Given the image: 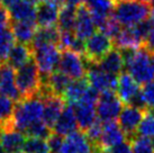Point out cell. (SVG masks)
Listing matches in <instances>:
<instances>
[{
    "instance_id": "ab89813d",
    "label": "cell",
    "mask_w": 154,
    "mask_h": 153,
    "mask_svg": "<svg viewBox=\"0 0 154 153\" xmlns=\"http://www.w3.org/2000/svg\"><path fill=\"white\" fill-rule=\"evenodd\" d=\"M63 140H64V136H61L56 133H52L51 135L47 137V144L50 148V152L60 153Z\"/></svg>"
},
{
    "instance_id": "7a4b0ae2",
    "label": "cell",
    "mask_w": 154,
    "mask_h": 153,
    "mask_svg": "<svg viewBox=\"0 0 154 153\" xmlns=\"http://www.w3.org/2000/svg\"><path fill=\"white\" fill-rule=\"evenodd\" d=\"M153 4L144 0H116L111 17L125 27L135 26L150 18Z\"/></svg>"
},
{
    "instance_id": "4fadbf2b",
    "label": "cell",
    "mask_w": 154,
    "mask_h": 153,
    "mask_svg": "<svg viewBox=\"0 0 154 153\" xmlns=\"http://www.w3.org/2000/svg\"><path fill=\"white\" fill-rule=\"evenodd\" d=\"M61 5L54 0L41 1L36 4V24L39 27L55 26L59 19Z\"/></svg>"
},
{
    "instance_id": "7dc6e473",
    "label": "cell",
    "mask_w": 154,
    "mask_h": 153,
    "mask_svg": "<svg viewBox=\"0 0 154 153\" xmlns=\"http://www.w3.org/2000/svg\"><path fill=\"white\" fill-rule=\"evenodd\" d=\"M151 62H152V67L154 70V53H151Z\"/></svg>"
},
{
    "instance_id": "6da1fadb",
    "label": "cell",
    "mask_w": 154,
    "mask_h": 153,
    "mask_svg": "<svg viewBox=\"0 0 154 153\" xmlns=\"http://www.w3.org/2000/svg\"><path fill=\"white\" fill-rule=\"evenodd\" d=\"M44 99L39 95L22 98L15 104L11 116V125L23 134L32 124L41 120L43 117Z\"/></svg>"
},
{
    "instance_id": "484cf974",
    "label": "cell",
    "mask_w": 154,
    "mask_h": 153,
    "mask_svg": "<svg viewBox=\"0 0 154 153\" xmlns=\"http://www.w3.org/2000/svg\"><path fill=\"white\" fill-rule=\"evenodd\" d=\"M36 26V23L30 21H10L9 28L13 33L15 41L29 45L37 30Z\"/></svg>"
},
{
    "instance_id": "9c48e42d",
    "label": "cell",
    "mask_w": 154,
    "mask_h": 153,
    "mask_svg": "<svg viewBox=\"0 0 154 153\" xmlns=\"http://www.w3.org/2000/svg\"><path fill=\"white\" fill-rule=\"evenodd\" d=\"M86 76L89 85L100 94L105 91H116L118 76L101 70L97 64L89 63Z\"/></svg>"
},
{
    "instance_id": "b9f144b4",
    "label": "cell",
    "mask_w": 154,
    "mask_h": 153,
    "mask_svg": "<svg viewBox=\"0 0 154 153\" xmlns=\"http://www.w3.org/2000/svg\"><path fill=\"white\" fill-rule=\"evenodd\" d=\"M144 47L149 52L154 53V19H152V25H151L150 32H149L147 37L145 39V43H144Z\"/></svg>"
},
{
    "instance_id": "5bb4252c",
    "label": "cell",
    "mask_w": 154,
    "mask_h": 153,
    "mask_svg": "<svg viewBox=\"0 0 154 153\" xmlns=\"http://www.w3.org/2000/svg\"><path fill=\"white\" fill-rule=\"evenodd\" d=\"M0 92L15 102L22 99L20 92L15 82L14 69L7 63L0 64Z\"/></svg>"
},
{
    "instance_id": "ac0fdd59",
    "label": "cell",
    "mask_w": 154,
    "mask_h": 153,
    "mask_svg": "<svg viewBox=\"0 0 154 153\" xmlns=\"http://www.w3.org/2000/svg\"><path fill=\"white\" fill-rule=\"evenodd\" d=\"M11 21L36 23V2L34 0H22L8 8Z\"/></svg>"
},
{
    "instance_id": "2e32d148",
    "label": "cell",
    "mask_w": 154,
    "mask_h": 153,
    "mask_svg": "<svg viewBox=\"0 0 154 153\" xmlns=\"http://www.w3.org/2000/svg\"><path fill=\"white\" fill-rule=\"evenodd\" d=\"M125 140H126V135L118 125V123H116L115 120L106 122L103 125V133L100 136L98 146L110 150L116 145L123 143Z\"/></svg>"
},
{
    "instance_id": "ba28073f",
    "label": "cell",
    "mask_w": 154,
    "mask_h": 153,
    "mask_svg": "<svg viewBox=\"0 0 154 153\" xmlns=\"http://www.w3.org/2000/svg\"><path fill=\"white\" fill-rule=\"evenodd\" d=\"M86 50H85V58L89 63L97 64L107 54L108 52L112 50V41L103 32H94L89 38H87Z\"/></svg>"
},
{
    "instance_id": "83f0119b",
    "label": "cell",
    "mask_w": 154,
    "mask_h": 153,
    "mask_svg": "<svg viewBox=\"0 0 154 153\" xmlns=\"http://www.w3.org/2000/svg\"><path fill=\"white\" fill-rule=\"evenodd\" d=\"M89 82L87 79H78V80L71 81L69 86L66 87L64 94H63V99L68 102L70 106H74L81 101L82 97L85 96L87 89L89 88Z\"/></svg>"
},
{
    "instance_id": "cb8c5ba5",
    "label": "cell",
    "mask_w": 154,
    "mask_h": 153,
    "mask_svg": "<svg viewBox=\"0 0 154 153\" xmlns=\"http://www.w3.org/2000/svg\"><path fill=\"white\" fill-rule=\"evenodd\" d=\"M32 59H33V52L29 45L23 43H15L10 48L5 63L10 65L14 70L15 69L17 70Z\"/></svg>"
},
{
    "instance_id": "8d00e7d4",
    "label": "cell",
    "mask_w": 154,
    "mask_h": 153,
    "mask_svg": "<svg viewBox=\"0 0 154 153\" xmlns=\"http://www.w3.org/2000/svg\"><path fill=\"white\" fill-rule=\"evenodd\" d=\"M122 30V25L117 20H115L112 17H109L107 20L103 23V25L100 27V32H103L105 35L111 38V41L117 36V34Z\"/></svg>"
},
{
    "instance_id": "d590c367",
    "label": "cell",
    "mask_w": 154,
    "mask_h": 153,
    "mask_svg": "<svg viewBox=\"0 0 154 153\" xmlns=\"http://www.w3.org/2000/svg\"><path fill=\"white\" fill-rule=\"evenodd\" d=\"M137 134H140V136L154 139V115L151 111H145L144 117L137 128Z\"/></svg>"
},
{
    "instance_id": "74e56055",
    "label": "cell",
    "mask_w": 154,
    "mask_h": 153,
    "mask_svg": "<svg viewBox=\"0 0 154 153\" xmlns=\"http://www.w3.org/2000/svg\"><path fill=\"white\" fill-rule=\"evenodd\" d=\"M103 123L98 118L86 131V135L88 136V139L90 140V142L94 144V146L98 145V143H99L100 136H101V133H103Z\"/></svg>"
},
{
    "instance_id": "4316f807",
    "label": "cell",
    "mask_w": 154,
    "mask_h": 153,
    "mask_svg": "<svg viewBox=\"0 0 154 153\" xmlns=\"http://www.w3.org/2000/svg\"><path fill=\"white\" fill-rule=\"evenodd\" d=\"M72 107L74 109V113H75L77 124L78 127L80 128V131L86 132L87 130L98 119L97 113H96V106H94V105L80 102V104H77Z\"/></svg>"
},
{
    "instance_id": "f35d334b",
    "label": "cell",
    "mask_w": 154,
    "mask_h": 153,
    "mask_svg": "<svg viewBox=\"0 0 154 153\" xmlns=\"http://www.w3.org/2000/svg\"><path fill=\"white\" fill-rule=\"evenodd\" d=\"M141 94L144 99L146 108H149V109L154 108V79L146 82L145 85H143Z\"/></svg>"
},
{
    "instance_id": "d6a6232c",
    "label": "cell",
    "mask_w": 154,
    "mask_h": 153,
    "mask_svg": "<svg viewBox=\"0 0 154 153\" xmlns=\"http://www.w3.org/2000/svg\"><path fill=\"white\" fill-rule=\"evenodd\" d=\"M16 102L10 98L0 95V127L10 122Z\"/></svg>"
},
{
    "instance_id": "7402d4cb",
    "label": "cell",
    "mask_w": 154,
    "mask_h": 153,
    "mask_svg": "<svg viewBox=\"0 0 154 153\" xmlns=\"http://www.w3.org/2000/svg\"><path fill=\"white\" fill-rule=\"evenodd\" d=\"M112 43L118 48H140L144 45V42L135 26L122 28L117 36L112 39Z\"/></svg>"
},
{
    "instance_id": "60d3db41",
    "label": "cell",
    "mask_w": 154,
    "mask_h": 153,
    "mask_svg": "<svg viewBox=\"0 0 154 153\" xmlns=\"http://www.w3.org/2000/svg\"><path fill=\"white\" fill-rule=\"evenodd\" d=\"M10 15H9L8 8L4 5H0V28L1 27H9L10 25Z\"/></svg>"
},
{
    "instance_id": "7c38bea8",
    "label": "cell",
    "mask_w": 154,
    "mask_h": 153,
    "mask_svg": "<svg viewBox=\"0 0 154 153\" xmlns=\"http://www.w3.org/2000/svg\"><path fill=\"white\" fill-rule=\"evenodd\" d=\"M94 144L81 131H74L63 140L60 153H92Z\"/></svg>"
},
{
    "instance_id": "3957f363",
    "label": "cell",
    "mask_w": 154,
    "mask_h": 153,
    "mask_svg": "<svg viewBox=\"0 0 154 153\" xmlns=\"http://www.w3.org/2000/svg\"><path fill=\"white\" fill-rule=\"evenodd\" d=\"M15 82L22 98L38 95L42 80H41L39 70L34 60H29L27 63L16 70Z\"/></svg>"
},
{
    "instance_id": "836d02e7",
    "label": "cell",
    "mask_w": 154,
    "mask_h": 153,
    "mask_svg": "<svg viewBox=\"0 0 154 153\" xmlns=\"http://www.w3.org/2000/svg\"><path fill=\"white\" fill-rule=\"evenodd\" d=\"M133 153H154L153 142L149 137L135 135L129 140Z\"/></svg>"
},
{
    "instance_id": "c3c4849f",
    "label": "cell",
    "mask_w": 154,
    "mask_h": 153,
    "mask_svg": "<svg viewBox=\"0 0 154 153\" xmlns=\"http://www.w3.org/2000/svg\"><path fill=\"white\" fill-rule=\"evenodd\" d=\"M0 153H6L5 152V150H4V148H2V145L0 144Z\"/></svg>"
},
{
    "instance_id": "5b68a950",
    "label": "cell",
    "mask_w": 154,
    "mask_h": 153,
    "mask_svg": "<svg viewBox=\"0 0 154 153\" xmlns=\"http://www.w3.org/2000/svg\"><path fill=\"white\" fill-rule=\"evenodd\" d=\"M88 64L89 62L81 54L70 50H62L57 69L70 79L78 80L86 76Z\"/></svg>"
},
{
    "instance_id": "7bdbcfd3",
    "label": "cell",
    "mask_w": 154,
    "mask_h": 153,
    "mask_svg": "<svg viewBox=\"0 0 154 153\" xmlns=\"http://www.w3.org/2000/svg\"><path fill=\"white\" fill-rule=\"evenodd\" d=\"M110 153H133L132 146H131V142L124 141L123 143L116 145L112 149L109 150Z\"/></svg>"
},
{
    "instance_id": "bcb514c9",
    "label": "cell",
    "mask_w": 154,
    "mask_h": 153,
    "mask_svg": "<svg viewBox=\"0 0 154 153\" xmlns=\"http://www.w3.org/2000/svg\"><path fill=\"white\" fill-rule=\"evenodd\" d=\"M85 2V0H65V4H70V5H74V6H78V5Z\"/></svg>"
},
{
    "instance_id": "603a6c76",
    "label": "cell",
    "mask_w": 154,
    "mask_h": 153,
    "mask_svg": "<svg viewBox=\"0 0 154 153\" xmlns=\"http://www.w3.org/2000/svg\"><path fill=\"white\" fill-rule=\"evenodd\" d=\"M78 124L77 118H75V113L72 106L68 105L64 107V109L62 111L60 117L57 118L56 123L53 126V131L54 133L59 134L61 136H66L70 133L77 131Z\"/></svg>"
},
{
    "instance_id": "ffe728a7",
    "label": "cell",
    "mask_w": 154,
    "mask_h": 153,
    "mask_svg": "<svg viewBox=\"0 0 154 153\" xmlns=\"http://www.w3.org/2000/svg\"><path fill=\"white\" fill-rule=\"evenodd\" d=\"M42 80V87L52 95H56V96H61L63 97L66 87L69 83L71 82V79L60 72L59 70L54 71V72L50 73L46 76H41Z\"/></svg>"
},
{
    "instance_id": "f6af8a7d",
    "label": "cell",
    "mask_w": 154,
    "mask_h": 153,
    "mask_svg": "<svg viewBox=\"0 0 154 153\" xmlns=\"http://www.w3.org/2000/svg\"><path fill=\"white\" fill-rule=\"evenodd\" d=\"M92 153H110L109 150L107 149H103L101 146H94V150H92Z\"/></svg>"
},
{
    "instance_id": "4dcf8cb0",
    "label": "cell",
    "mask_w": 154,
    "mask_h": 153,
    "mask_svg": "<svg viewBox=\"0 0 154 153\" xmlns=\"http://www.w3.org/2000/svg\"><path fill=\"white\" fill-rule=\"evenodd\" d=\"M15 44V38L9 27L0 28V64L5 63L10 48Z\"/></svg>"
},
{
    "instance_id": "1f68e13d",
    "label": "cell",
    "mask_w": 154,
    "mask_h": 153,
    "mask_svg": "<svg viewBox=\"0 0 154 153\" xmlns=\"http://www.w3.org/2000/svg\"><path fill=\"white\" fill-rule=\"evenodd\" d=\"M22 153H51L47 142L38 137H28L25 140Z\"/></svg>"
},
{
    "instance_id": "ee69618b",
    "label": "cell",
    "mask_w": 154,
    "mask_h": 153,
    "mask_svg": "<svg viewBox=\"0 0 154 153\" xmlns=\"http://www.w3.org/2000/svg\"><path fill=\"white\" fill-rule=\"evenodd\" d=\"M1 2H2V5H4L5 7H7V8H9L10 6H13V5L17 4V2H19V1H22V0H0Z\"/></svg>"
},
{
    "instance_id": "44dd1931",
    "label": "cell",
    "mask_w": 154,
    "mask_h": 153,
    "mask_svg": "<svg viewBox=\"0 0 154 153\" xmlns=\"http://www.w3.org/2000/svg\"><path fill=\"white\" fill-rule=\"evenodd\" d=\"M140 91L138 83L134 80L128 72H122L118 76V82H117V88H116V94L118 95L119 99L123 101V104L128 105L129 101L133 99Z\"/></svg>"
},
{
    "instance_id": "8fae6325",
    "label": "cell",
    "mask_w": 154,
    "mask_h": 153,
    "mask_svg": "<svg viewBox=\"0 0 154 153\" xmlns=\"http://www.w3.org/2000/svg\"><path fill=\"white\" fill-rule=\"evenodd\" d=\"M96 30V25L91 17V13L86 2L77 6V19L74 25V34L78 38L86 41Z\"/></svg>"
},
{
    "instance_id": "681fc988",
    "label": "cell",
    "mask_w": 154,
    "mask_h": 153,
    "mask_svg": "<svg viewBox=\"0 0 154 153\" xmlns=\"http://www.w3.org/2000/svg\"><path fill=\"white\" fill-rule=\"evenodd\" d=\"M0 4H1V1H0Z\"/></svg>"
},
{
    "instance_id": "d6986e66",
    "label": "cell",
    "mask_w": 154,
    "mask_h": 153,
    "mask_svg": "<svg viewBox=\"0 0 154 153\" xmlns=\"http://www.w3.org/2000/svg\"><path fill=\"white\" fill-rule=\"evenodd\" d=\"M86 4L90 9L91 17L94 19L96 27L100 28L103 25V23L111 17L115 0H92Z\"/></svg>"
},
{
    "instance_id": "d4e9b609",
    "label": "cell",
    "mask_w": 154,
    "mask_h": 153,
    "mask_svg": "<svg viewBox=\"0 0 154 153\" xmlns=\"http://www.w3.org/2000/svg\"><path fill=\"white\" fill-rule=\"evenodd\" d=\"M60 34V30L56 26L39 27V30H36L34 38L29 44L30 48H36V47L45 46V45H57L59 46Z\"/></svg>"
},
{
    "instance_id": "f1b7e54d",
    "label": "cell",
    "mask_w": 154,
    "mask_h": 153,
    "mask_svg": "<svg viewBox=\"0 0 154 153\" xmlns=\"http://www.w3.org/2000/svg\"><path fill=\"white\" fill-rule=\"evenodd\" d=\"M99 68L111 74H120L124 69V61L118 50L112 48L97 63Z\"/></svg>"
},
{
    "instance_id": "8992f818",
    "label": "cell",
    "mask_w": 154,
    "mask_h": 153,
    "mask_svg": "<svg viewBox=\"0 0 154 153\" xmlns=\"http://www.w3.org/2000/svg\"><path fill=\"white\" fill-rule=\"evenodd\" d=\"M61 50L57 45H45L32 48L33 60L39 70L41 76H46L54 72L59 67Z\"/></svg>"
},
{
    "instance_id": "f546056e",
    "label": "cell",
    "mask_w": 154,
    "mask_h": 153,
    "mask_svg": "<svg viewBox=\"0 0 154 153\" xmlns=\"http://www.w3.org/2000/svg\"><path fill=\"white\" fill-rule=\"evenodd\" d=\"M77 19V6L70 4L63 5L59 13L57 28L60 32H73Z\"/></svg>"
},
{
    "instance_id": "30bf717a",
    "label": "cell",
    "mask_w": 154,
    "mask_h": 153,
    "mask_svg": "<svg viewBox=\"0 0 154 153\" xmlns=\"http://www.w3.org/2000/svg\"><path fill=\"white\" fill-rule=\"evenodd\" d=\"M145 111H146L133 107L131 105H126L120 111L118 116V125L125 133L126 137H128L129 140L137 134V128L144 117Z\"/></svg>"
},
{
    "instance_id": "e575fe53",
    "label": "cell",
    "mask_w": 154,
    "mask_h": 153,
    "mask_svg": "<svg viewBox=\"0 0 154 153\" xmlns=\"http://www.w3.org/2000/svg\"><path fill=\"white\" fill-rule=\"evenodd\" d=\"M24 134L28 135V137H38V139L45 140L52 134V130L44 123L43 119H41V120H37L34 124H32L26 130Z\"/></svg>"
},
{
    "instance_id": "e0dca14e",
    "label": "cell",
    "mask_w": 154,
    "mask_h": 153,
    "mask_svg": "<svg viewBox=\"0 0 154 153\" xmlns=\"http://www.w3.org/2000/svg\"><path fill=\"white\" fill-rule=\"evenodd\" d=\"M25 140V135L15 128H0V144L6 153H22Z\"/></svg>"
},
{
    "instance_id": "52a82bcc",
    "label": "cell",
    "mask_w": 154,
    "mask_h": 153,
    "mask_svg": "<svg viewBox=\"0 0 154 153\" xmlns=\"http://www.w3.org/2000/svg\"><path fill=\"white\" fill-rule=\"evenodd\" d=\"M122 109L123 101L119 99L116 91H105L100 94L98 102L96 105V113L103 123L117 119Z\"/></svg>"
},
{
    "instance_id": "9a60e30c",
    "label": "cell",
    "mask_w": 154,
    "mask_h": 153,
    "mask_svg": "<svg viewBox=\"0 0 154 153\" xmlns=\"http://www.w3.org/2000/svg\"><path fill=\"white\" fill-rule=\"evenodd\" d=\"M42 98L44 99V111L42 119L52 130L57 118L60 117L62 111L64 109L65 100L63 99V97L56 96V95H47Z\"/></svg>"
},
{
    "instance_id": "277c9868",
    "label": "cell",
    "mask_w": 154,
    "mask_h": 153,
    "mask_svg": "<svg viewBox=\"0 0 154 153\" xmlns=\"http://www.w3.org/2000/svg\"><path fill=\"white\" fill-rule=\"evenodd\" d=\"M127 72L138 85H145L154 79V70L151 62V52L144 46L137 48L133 56L125 63Z\"/></svg>"
}]
</instances>
